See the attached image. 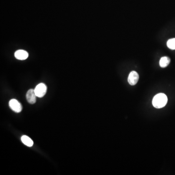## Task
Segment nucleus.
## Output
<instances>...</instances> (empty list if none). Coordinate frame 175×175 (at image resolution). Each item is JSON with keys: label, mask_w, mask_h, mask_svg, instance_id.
Segmentation results:
<instances>
[{"label": "nucleus", "mask_w": 175, "mask_h": 175, "mask_svg": "<svg viewBox=\"0 0 175 175\" xmlns=\"http://www.w3.org/2000/svg\"><path fill=\"white\" fill-rule=\"evenodd\" d=\"M167 101L168 99L166 95L163 93H160L154 97L152 104L155 108L160 109L164 107L166 105Z\"/></svg>", "instance_id": "f257e3e1"}, {"label": "nucleus", "mask_w": 175, "mask_h": 175, "mask_svg": "<svg viewBox=\"0 0 175 175\" xmlns=\"http://www.w3.org/2000/svg\"><path fill=\"white\" fill-rule=\"evenodd\" d=\"M34 91L37 97L41 98L45 95L47 91V87L44 83H40L36 86Z\"/></svg>", "instance_id": "f03ea898"}, {"label": "nucleus", "mask_w": 175, "mask_h": 175, "mask_svg": "<svg viewBox=\"0 0 175 175\" xmlns=\"http://www.w3.org/2000/svg\"><path fill=\"white\" fill-rule=\"evenodd\" d=\"M9 106L13 111L16 113H19L22 111V105L15 99H12L9 101Z\"/></svg>", "instance_id": "7ed1b4c3"}, {"label": "nucleus", "mask_w": 175, "mask_h": 175, "mask_svg": "<svg viewBox=\"0 0 175 175\" xmlns=\"http://www.w3.org/2000/svg\"><path fill=\"white\" fill-rule=\"evenodd\" d=\"M139 79V76L135 71L130 72L128 77V82L130 85L134 86L138 82Z\"/></svg>", "instance_id": "20e7f679"}, {"label": "nucleus", "mask_w": 175, "mask_h": 175, "mask_svg": "<svg viewBox=\"0 0 175 175\" xmlns=\"http://www.w3.org/2000/svg\"><path fill=\"white\" fill-rule=\"evenodd\" d=\"M36 95L34 90L33 89H30L28 90L27 94H26V99L27 102L30 104H34L36 102Z\"/></svg>", "instance_id": "39448f33"}, {"label": "nucleus", "mask_w": 175, "mask_h": 175, "mask_svg": "<svg viewBox=\"0 0 175 175\" xmlns=\"http://www.w3.org/2000/svg\"><path fill=\"white\" fill-rule=\"evenodd\" d=\"M28 53L26 51L23 50H19L15 53V57L17 59L24 60L27 59L28 57Z\"/></svg>", "instance_id": "423d86ee"}, {"label": "nucleus", "mask_w": 175, "mask_h": 175, "mask_svg": "<svg viewBox=\"0 0 175 175\" xmlns=\"http://www.w3.org/2000/svg\"><path fill=\"white\" fill-rule=\"evenodd\" d=\"M21 141L24 145L28 147H31L33 145V141H32V140L30 138H29V137L26 135H24L21 137Z\"/></svg>", "instance_id": "0eeeda50"}, {"label": "nucleus", "mask_w": 175, "mask_h": 175, "mask_svg": "<svg viewBox=\"0 0 175 175\" xmlns=\"http://www.w3.org/2000/svg\"><path fill=\"white\" fill-rule=\"evenodd\" d=\"M170 59L167 57H163L161 58L160 60V66L161 68H166L169 64Z\"/></svg>", "instance_id": "6e6552de"}, {"label": "nucleus", "mask_w": 175, "mask_h": 175, "mask_svg": "<svg viewBox=\"0 0 175 175\" xmlns=\"http://www.w3.org/2000/svg\"><path fill=\"white\" fill-rule=\"evenodd\" d=\"M167 46L171 50H175V38L169 40L167 42Z\"/></svg>", "instance_id": "1a4fd4ad"}]
</instances>
